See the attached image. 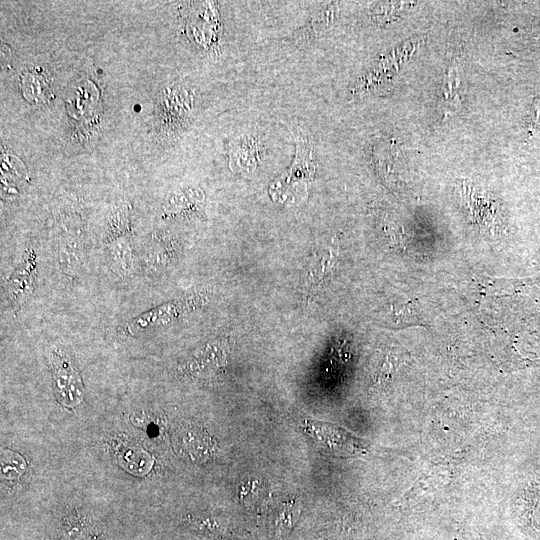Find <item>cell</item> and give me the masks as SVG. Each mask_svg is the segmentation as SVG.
<instances>
[{
	"mask_svg": "<svg viewBox=\"0 0 540 540\" xmlns=\"http://www.w3.org/2000/svg\"><path fill=\"white\" fill-rule=\"evenodd\" d=\"M200 92L188 82L175 81L157 94L153 124L157 136L164 141L177 139L192 123L199 107Z\"/></svg>",
	"mask_w": 540,
	"mask_h": 540,
	"instance_id": "6da1fadb",
	"label": "cell"
},
{
	"mask_svg": "<svg viewBox=\"0 0 540 540\" xmlns=\"http://www.w3.org/2000/svg\"><path fill=\"white\" fill-rule=\"evenodd\" d=\"M267 154L265 139L259 133H245L230 142L229 167L235 173L252 175L261 166Z\"/></svg>",
	"mask_w": 540,
	"mask_h": 540,
	"instance_id": "7a4b0ae2",
	"label": "cell"
},
{
	"mask_svg": "<svg viewBox=\"0 0 540 540\" xmlns=\"http://www.w3.org/2000/svg\"><path fill=\"white\" fill-rule=\"evenodd\" d=\"M50 361L59 400L67 405L79 403L83 396V386L69 355L60 348H54Z\"/></svg>",
	"mask_w": 540,
	"mask_h": 540,
	"instance_id": "3957f363",
	"label": "cell"
},
{
	"mask_svg": "<svg viewBox=\"0 0 540 540\" xmlns=\"http://www.w3.org/2000/svg\"><path fill=\"white\" fill-rule=\"evenodd\" d=\"M36 275V255L27 250L21 262L6 281V293L15 307H20L28 298Z\"/></svg>",
	"mask_w": 540,
	"mask_h": 540,
	"instance_id": "277c9868",
	"label": "cell"
},
{
	"mask_svg": "<svg viewBox=\"0 0 540 540\" xmlns=\"http://www.w3.org/2000/svg\"><path fill=\"white\" fill-rule=\"evenodd\" d=\"M106 248L111 269L120 276L130 275L134 269V253L130 237L107 242Z\"/></svg>",
	"mask_w": 540,
	"mask_h": 540,
	"instance_id": "5b68a950",
	"label": "cell"
},
{
	"mask_svg": "<svg viewBox=\"0 0 540 540\" xmlns=\"http://www.w3.org/2000/svg\"><path fill=\"white\" fill-rule=\"evenodd\" d=\"M203 193L196 188H187L172 193L165 201L163 209L166 215H184L198 210L203 202Z\"/></svg>",
	"mask_w": 540,
	"mask_h": 540,
	"instance_id": "8992f818",
	"label": "cell"
},
{
	"mask_svg": "<svg viewBox=\"0 0 540 540\" xmlns=\"http://www.w3.org/2000/svg\"><path fill=\"white\" fill-rule=\"evenodd\" d=\"M131 229L130 207L126 203H119L111 209L108 216L105 242L130 237Z\"/></svg>",
	"mask_w": 540,
	"mask_h": 540,
	"instance_id": "52a82bcc",
	"label": "cell"
},
{
	"mask_svg": "<svg viewBox=\"0 0 540 540\" xmlns=\"http://www.w3.org/2000/svg\"><path fill=\"white\" fill-rule=\"evenodd\" d=\"M173 244L164 237L154 236L144 255V264L150 270L164 268L173 258Z\"/></svg>",
	"mask_w": 540,
	"mask_h": 540,
	"instance_id": "ba28073f",
	"label": "cell"
},
{
	"mask_svg": "<svg viewBox=\"0 0 540 540\" xmlns=\"http://www.w3.org/2000/svg\"><path fill=\"white\" fill-rule=\"evenodd\" d=\"M467 203L473 220L481 225L491 226L494 223L496 207L493 201L483 195H477L472 189L468 190Z\"/></svg>",
	"mask_w": 540,
	"mask_h": 540,
	"instance_id": "9c48e42d",
	"label": "cell"
},
{
	"mask_svg": "<svg viewBox=\"0 0 540 540\" xmlns=\"http://www.w3.org/2000/svg\"><path fill=\"white\" fill-rule=\"evenodd\" d=\"M301 510V504L296 499L284 503L275 519L276 534L286 535L293 528Z\"/></svg>",
	"mask_w": 540,
	"mask_h": 540,
	"instance_id": "30bf717a",
	"label": "cell"
},
{
	"mask_svg": "<svg viewBox=\"0 0 540 540\" xmlns=\"http://www.w3.org/2000/svg\"><path fill=\"white\" fill-rule=\"evenodd\" d=\"M263 483L260 478H249L239 487V498L245 504H252L262 494Z\"/></svg>",
	"mask_w": 540,
	"mask_h": 540,
	"instance_id": "8fae6325",
	"label": "cell"
}]
</instances>
